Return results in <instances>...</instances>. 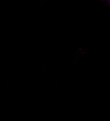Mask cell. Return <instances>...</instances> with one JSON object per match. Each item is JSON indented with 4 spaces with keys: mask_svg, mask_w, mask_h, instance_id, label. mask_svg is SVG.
I'll use <instances>...</instances> for the list:
<instances>
[{
    "mask_svg": "<svg viewBox=\"0 0 110 121\" xmlns=\"http://www.w3.org/2000/svg\"><path fill=\"white\" fill-rule=\"evenodd\" d=\"M109 2H110V0H109Z\"/></svg>",
    "mask_w": 110,
    "mask_h": 121,
    "instance_id": "1",
    "label": "cell"
}]
</instances>
